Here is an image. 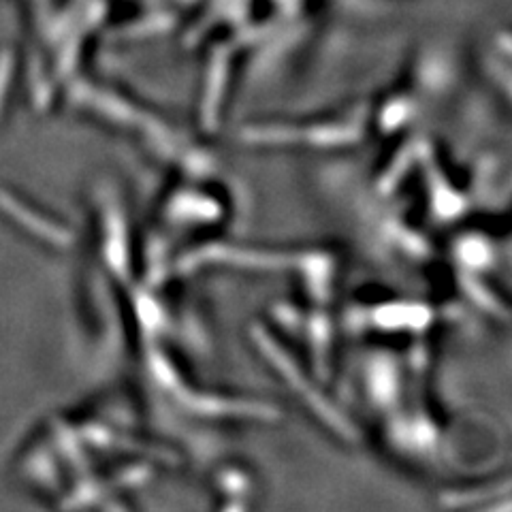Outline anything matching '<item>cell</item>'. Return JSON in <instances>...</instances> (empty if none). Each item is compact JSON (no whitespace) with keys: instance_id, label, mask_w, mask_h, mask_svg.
Segmentation results:
<instances>
[{"instance_id":"cell-1","label":"cell","mask_w":512,"mask_h":512,"mask_svg":"<svg viewBox=\"0 0 512 512\" xmlns=\"http://www.w3.org/2000/svg\"><path fill=\"white\" fill-rule=\"evenodd\" d=\"M254 340L259 342L263 355L282 374V378L286 380L288 387L297 389V395L301 397V402L306 404V406H310L312 412L318 416L320 421H325L327 425H331V429L335 431V434L342 436V438H350L352 436L350 423L338 412V408H335L329 402V399H325L323 395H320L314 384L301 374L297 363L293 359H288L286 352L274 340H271L269 335H265V331H256L254 333Z\"/></svg>"},{"instance_id":"cell-2","label":"cell","mask_w":512,"mask_h":512,"mask_svg":"<svg viewBox=\"0 0 512 512\" xmlns=\"http://www.w3.org/2000/svg\"><path fill=\"white\" fill-rule=\"evenodd\" d=\"M252 143H308V146H348L361 139L357 124H318L310 128L252 126L244 133Z\"/></svg>"},{"instance_id":"cell-3","label":"cell","mask_w":512,"mask_h":512,"mask_svg":"<svg viewBox=\"0 0 512 512\" xmlns=\"http://www.w3.org/2000/svg\"><path fill=\"white\" fill-rule=\"evenodd\" d=\"M192 263H229L239 267H256V269H271L286 265L282 254L259 252V250H244V248H231V246H210L199 250L192 256Z\"/></svg>"},{"instance_id":"cell-4","label":"cell","mask_w":512,"mask_h":512,"mask_svg":"<svg viewBox=\"0 0 512 512\" xmlns=\"http://www.w3.org/2000/svg\"><path fill=\"white\" fill-rule=\"evenodd\" d=\"M182 402L195 412L210 416H250V419H269L271 416V408L252 402H237V399L184 395Z\"/></svg>"},{"instance_id":"cell-5","label":"cell","mask_w":512,"mask_h":512,"mask_svg":"<svg viewBox=\"0 0 512 512\" xmlns=\"http://www.w3.org/2000/svg\"><path fill=\"white\" fill-rule=\"evenodd\" d=\"M372 323H378V327H384V329L425 327L429 323V310L425 306H408V303L384 306L374 312Z\"/></svg>"},{"instance_id":"cell-6","label":"cell","mask_w":512,"mask_h":512,"mask_svg":"<svg viewBox=\"0 0 512 512\" xmlns=\"http://www.w3.org/2000/svg\"><path fill=\"white\" fill-rule=\"evenodd\" d=\"M459 259L472 269H480L489 261V246L480 237L466 239L459 244Z\"/></svg>"}]
</instances>
